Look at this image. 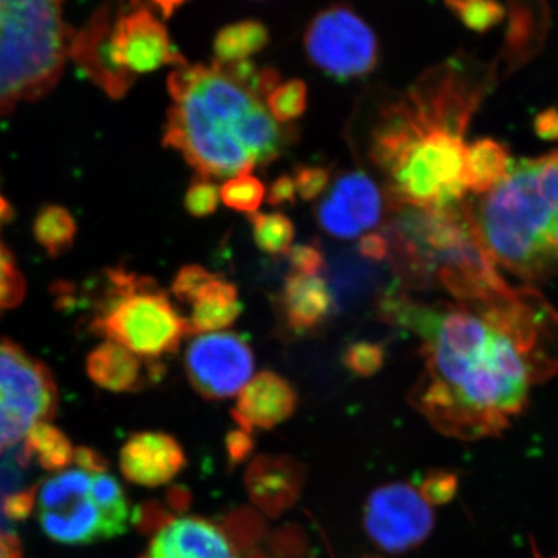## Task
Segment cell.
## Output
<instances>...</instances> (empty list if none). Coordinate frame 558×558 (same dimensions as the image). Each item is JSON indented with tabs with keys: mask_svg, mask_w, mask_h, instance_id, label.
I'll return each instance as SVG.
<instances>
[{
	"mask_svg": "<svg viewBox=\"0 0 558 558\" xmlns=\"http://www.w3.org/2000/svg\"><path fill=\"white\" fill-rule=\"evenodd\" d=\"M380 312L422 340L410 403L449 438H497L558 373V312L535 290L435 306L388 293Z\"/></svg>",
	"mask_w": 558,
	"mask_h": 558,
	"instance_id": "6da1fadb",
	"label": "cell"
},
{
	"mask_svg": "<svg viewBox=\"0 0 558 558\" xmlns=\"http://www.w3.org/2000/svg\"><path fill=\"white\" fill-rule=\"evenodd\" d=\"M497 78L494 64L461 53L384 102L371 131L369 157L396 208L461 204L469 191L465 130Z\"/></svg>",
	"mask_w": 558,
	"mask_h": 558,
	"instance_id": "7a4b0ae2",
	"label": "cell"
},
{
	"mask_svg": "<svg viewBox=\"0 0 558 558\" xmlns=\"http://www.w3.org/2000/svg\"><path fill=\"white\" fill-rule=\"evenodd\" d=\"M171 106L163 145L202 179L238 178L284 154L296 132L279 124L266 100L229 65H182L168 78Z\"/></svg>",
	"mask_w": 558,
	"mask_h": 558,
	"instance_id": "3957f363",
	"label": "cell"
},
{
	"mask_svg": "<svg viewBox=\"0 0 558 558\" xmlns=\"http://www.w3.org/2000/svg\"><path fill=\"white\" fill-rule=\"evenodd\" d=\"M473 219L497 266L527 281L558 274V150L515 161Z\"/></svg>",
	"mask_w": 558,
	"mask_h": 558,
	"instance_id": "277c9868",
	"label": "cell"
},
{
	"mask_svg": "<svg viewBox=\"0 0 558 558\" xmlns=\"http://www.w3.org/2000/svg\"><path fill=\"white\" fill-rule=\"evenodd\" d=\"M388 234L389 256L409 284L444 286L458 303L490 300L509 288L481 244L465 205L399 208Z\"/></svg>",
	"mask_w": 558,
	"mask_h": 558,
	"instance_id": "5b68a950",
	"label": "cell"
},
{
	"mask_svg": "<svg viewBox=\"0 0 558 558\" xmlns=\"http://www.w3.org/2000/svg\"><path fill=\"white\" fill-rule=\"evenodd\" d=\"M69 60L113 100L123 98L140 75L165 65L189 64L163 22L146 7L120 14H113L109 5L100 7L72 33Z\"/></svg>",
	"mask_w": 558,
	"mask_h": 558,
	"instance_id": "8992f818",
	"label": "cell"
},
{
	"mask_svg": "<svg viewBox=\"0 0 558 558\" xmlns=\"http://www.w3.org/2000/svg\"><path fill=\"white\" fill-rule=\"evenodd\" d=\"M65 0H0V116L49 94L69 61Z\"/></svg>",
	"mask_w": 558,
	"mask_h": 558,
	"instance_id": "52a82bcc",
	"label": "cell"
},
{
	"mask_svg": "<svg viewBox=\"0 0 558 558\" xmlns=\"http://www.w3.org/2000/svg\"><path fill=\"white\" fill-rule=\"evenodd\" d=\"M106 286L90 319L92 332L143 359L159 360L178 351L189 336L186 318L153 278L110 270Z\"/></svg>",
	"mask_w": 558,
	"mask_h": 558,
	"instance_id": "ba28073f",
	"label": "cell"
},
{
	"mask_svg": "<svg viewBox=\"0 0 558 558\" xmlns=\"http://www.w3.org/2000/svg\"><path fill=\"white\" fill-rule=\"evenodd\" d=\"M105 465L97 451L80 447L73 468L53 473L36 488L40 527L62 545H90L117 537L109 520L90 497V476Z\"/></svg>",
	"mask_w": 558,
	"mask_h": 558,
	"instance_id": "9c48e42d",
	"label": "cell"
},
{
	"mask_svg": "<svg viewBox=\"0 0 558 558\" xmlns=\"http://www.w3.org/2000/svg\"><path fill=\"white\" fill-rule=\"evenodd\" d=\"M53 374L20 344L0 337V453L24 442L33 428L53 418Z\"/></svg>",
	"mask_w": 558,
	"mask_h": 558,
	"instance_id": "30bf717a",
	"label": "cell"
},
{
	"mask_svg": "<svg viewBox=\"0 0 558 558\" xmlns=\"http://www.w3.org/2000/svg\"><path fill=\"white\" fill-rule=\"evenodd\" d=\"M304 49L315 68L339 81L363 78L379 62L376 33L347 5L319 11L304 35Z\"/></svg>",
	"mask_w": 558,
	"mask_h": 558,
	"instance_id": "8fae6325",
	"label": "cell"
},
{
	"mask_svg": "<svg viewBox=\"0 0 558 558\" xmlns=\"http://www.w3.org/2000/svg\"><path fill=\"white\" fill-rule=\"evenodd\" d=\"M363 526L377 548L391 554L407 553L432 535L435 512L418 488L392 483L369 495Z\"/></svg>",
	"mask_w": 558,
	"mask_h": 558,
	"instance_id": "7c38bea8",
	"label": "cell"
},
{
	"mask_svg": "<svg viewBox=\"0 0 558 558\" xmlns=\"http://www.w3.org/2000/svg\"><path fill=\"white\" fill-rule=\"evenodd\" d=\"M185 368L190 384L202 398L229 399L252 380L255 357L238 333H205L191 341Z\"/></svg>",
	"mask_w": 558,
	"mask_h": 558,
	"instance_id": "4fadbf2b",
	"label": "cell"
},
{
	"mask_svg": "<svg viewBox=\"0 0 558 558\" xmlns=\"http://www.w3.org/2000/svg\"><path fill=\"white\" fill-rule=\"evenodd\" d=\"M185 464L182 446L165 433H137L126 440L120 451L121 473L137 486H163L174 480Z\"/></svg>",
	"mask_w": 558,
	"mask_h": 558,
	"instance_id": "5bb4252c",
	"label": "cell"
},
{
	"mask_svg": "<svg viewBox=\"0 0 558 558\" xmlns=\"http://www.w3.org/2000/svg\"><path fill=\"white\" fill-rule=\"evenodd\" d=\"M142 558H240L227 535L199 517L165 521Z\"/></svg>",
	"mask_w": 558,
	"mask_h": 558,
	"instance_id": "9a60e30c",
	"label": "cell"
},
{
	"mask_svg": "<svg viewBox=\"0 0 558 558\" xmlns=\"http://www.w3.org/2000/svg\"><path fill=\"white\" fill-rule=\"evenodd\" d=\"M295 389L288 380L270 371H263L241 389L233 417L241 429H270L288 421L296 410Z\"/></svg>",
	"mask_w": 558,
	"mask_h": 558,
	"instance_id": "2e32d148",
	"label": "cell"
},
{
	"mask_svg": "<svg viewBox=\"0 0 558 558\" xmlns=\"http://www.w3.org/2000/svg\"><path fill=\"white\" fill-rule=\"evenodd\" d=\"M509 27L505 46L499 51L498 75L520 69L538 53L549 27L546 0H509Z\"/></svg>",
	"mask_w": 558,
	"mask_h": 558,
	"instance_id": "e0dca14e",
	"label": "cell"
},
{
	"mask_svg": "<svg viewBox=\"0 0 558 558\" xmlns=\"http://www.w3.org/2000/svg\"><path fill=\"white\" fill-rule=\"evenodd\" d=\"M87 374L98 387L113 392L140 391L161 376L160 365H150L130 349L105 340L87 357Z\"/></svg>",
	"mask_w": 558,
	"mask_h": 558,
	"instance_id": "ac0fdd59",
	"label": "cell"
},
{
	"mask_svg": "<svg viewBox=\"0 0 558 558\" xmlns=\"http://www.w3.org/2000/svg\"><path fill=\"white\" fill-rule=\"evenodd\" d=\"M332 290L319 275L292 274L286 278L281 306L288 328L310 332L319 328L333 307Z\"/></svg>",
	"mask_w": 558,
	"mask_h": 558,
	"instance_id": "d6986e66",
	"label": "cell"
},
{
	"mask_svg": "<svg viewBox=\"0 0 558 558\" xmlns=\"http://www.w3.org/2000/svg\"><path fill=\"white\" fill-rule=\"evenodd\" d=\"M328 199L360 234L376 227L384 218V194L366 172L352 171L340 175Z\"/></svg>",
	"mask_w": 558,
	"mask_h": 558,
	"instance_id": "ffe728a7",
	"label": "cell"
},
{
	"mask_svg": "<svg viewBox=\"0 0 558 558\" xmlns=\"http://www.w3.org/2000/svg\"><path fill=\"white\" fill-rule=\"evenodd\" d=\"M190 306L191 314L186 318L190 336H205L229 328L242 312L236 286L219 275L201 289Z\"/></svg>",
	"mask_w": 558,
	"mask_h": 558,
	"instance_id": "44dd1931",
	"label": "cell"
},
{
	"mask_svg": "<svg viewBox=\"0 0 558 558\" xmlns=\"http://www.w3.org/2000/svg\"><path fill=\"white\" fill-rule=\"evenodd\" d=\"M300 473L295 464L286 459H260L253 464L247 476L252 498L270 515L288 508L299 495Z\"/></svg>",
	"mask_w": 558,
	"mask_h": 558,
	"instance_id": "7402d4cb",
	"label": "cell"
},
{
	"mask_svg": "<svg viewBox=\"0 0 558 558\" xmlns=\"http://www.w3.org/2000/svg\"><path fill=\"white\" fill-rule=\"evenodd\" d=\"M513 161L506 146L497 140L481 138L468 146L465 179L468 189L484 194L497 189L508 178Z\"/></svg>",
	"mask_w": 558,
	"mask_h": 558,
	"instance_id": "603a6c76",
	"label": "cell"
},
{
	"mask_svg": "<svg viewBox=\"0 0 558 558\" xmlns=\"http://www.w3.org/2000/svg\"><path fill=\"white\" fill-rule=\"evenodd\" d=\"M270 40L269 28L260 21L245 20L233 22L220 28L213 43L215 62L233 64L248 61L253 54L266 49Z\"/></svg>",
	"mask_w": 558,
	"mask_h": 558,
	"instance_id": "cb8c5ba5",
	"label": "cell"
},
{
	"mask_svg": "<svg viewBox=\"0 0 558 558\" xmlns=\"http://www.w3.org/2000/svg\"><path fill=\"white\" fill-rule=\"evenodd\" d=\"M75 447L49 422L32 429L24 440V453L28 459H36L40 468L49 472H61L75 461Z\"/></svg>",
	"mask_w": 558,
	"mask_h": 558,
	"instance_id": "d4e9b609",
	"label": "cell"
},
{
	"mask_svg": "<svg viewBox=\"0 0 558 558\" xmlns=\"http://www.w3.org/2000/svg\"><path fill=\"white\" fill-rule=\"evenodd\" d=\"M36 241L40 247L51 256L61 255L62 252L72 247L75 241L76 223L68 209L61 207H47L40 209L36 216L35 227Z\"/></svg>",
	"mask_w": 558,
	"mask_h": 558,
	"instance_id": "484cf974",
	"label": "cell"
},
{
	"mask_svg": "<svg viewBox=\"0 0 558 558\" xmlns=\"http://www.w3.org/2000/svg\"><path fill=\"white\" fill-rule=\"evenodd\" d=\"M253 240L264 253L284 255L292 247L295 227L282 213H255L250 215Z\"/></svg>",
	"mask_w": 558,
	"mask_h": 558,
	"instance_id": "4316f807",
	"label": "cell"
},
{
	"mask_svg": "<svg viewBox=\"0 0 558 558\" xmlns=\"http://www.w3.org/2000/svg\"><path fill=\"white\" fill-rule=\"evenodd\" d=\"M446 5L473 32L490 31L506 16V9L498 0H446Z\"/></svg>",
	"mask_w": 558,
	"mask_h": 558,
	"instance_id": "83f0119b",
	"label": "cell"
},
{
	"mask_svg": "<svg viewBox=\"0 0 558 558\" xmlns=\"http://www.w3.org/2000/svg\"><path fill=\"white\" fill-rule=\"evenodd\" d=\"M266 106L279 124L299 120L307 108L306 83L301 80H289L288 83L279 84L266 98Z\"/></svg>",
	"mask_w": 558,
	"mask_h": 558,
	"instance_id": "f1b7e54d",
	"label": "cell"
},
{
	"mask_svg": "<svg viewBox=\"0 0 558 558\" xmlns=\"http://www.w3.org/2000/svg\"><path fill=\"white\" fill-rule=\"evenodd\" d=\"M219 197L226 207L247 213V215H255L266 199V189L259 179L242 174L227 180L220 186Z\"/></svg>",
	"mask_w": 558,
	"mask_h": 558,
	"instance_id": "f546056e",
	"label": "cell"
},
{
	"mask_svg": "<svg viewBox=\"0 0 558 558\" xmlns=\"http://www.w3.org/2000/svg\"><path fill=\"white\" fill-rule=\"evenodd\" d=\"M27 292V282L16 260L0 238V312L20 306Z\"/></svg>",
	"mask_w": 558,
	"mask_h": 558,
	"instance_id": "4dcf8cb0",
	"label": "cell"
},
{
	"mask_svg": "<svg viewBox=\"0 0 558 558\" xmlns=\"http://www.w3.org/2000/svg\"><path fill=\"white\" fill-rule=\"evenodd\" d=\"M343 362L351 373L360 377H371L379 373L385 363V348L371 341H357L349 344Z\"/></svg>",
	"mask_w": 558,
	"mask_h": 558,
	"instance_id": "1f68e13d",
	"label": "cell"
},
{
	"mask_svg": "<svg viewBox=\"0 0 558 558\" xmlns=\"http://www.w3.org/2000/svg\"><path fill=\"white\" fill-rule=\"evenodd\" d=\"M219 190L211 180L197 178L185 196V208L194 218H207L218 211Z\"/></svg>",
	"mask_w": 558,
	"mask_h": 558,
	"instance_id": "d6a6232c",
	"label": "cell"
},
{
	"mask_svg": "<svg viewBox=\"0 0 558 558\" xmlns=\"http://www.w3.org/2000/svg\"><path fill=\"white\" fill-rule=\"evenodd\" d=\"M293 182H295L296 193L301 199L311 202L317 199L328 189L330 174L332 170L326 167H307L299 165L293 170Z\"/></svg>",
	"mask_w": 558,
	"mask_h": 558,
	"instance_id": "836d02e7",
	"label": "cell"
},
{
	"mask_svg": "<svg viewBox=\"0 0 558 558\" xmlns=\"http://www.w3.org/2000/svg\"><path fill=\"white\" fill-rule=\"evenodd\" d=\"M215 277L216 274H211L205 267L191 264V266L180 269L179 274L175 275L174 281H172V293L180 303L190 304L194 296L201 292V289Z\"/></svg>",
	"mask_w": 558,
	"mask_h": 558,
	"instance_id": "e575fe53",
	"label": "cell"
},
{
	"mask_svg": "<svg viewBox=\"0 0 558 558\" xmlns=\"http://www.w3.org/2000/svg\"><path fill=\"white\" fill-rule=\"evenodd\" d=\"M429 506L447 505L457 495L458 476L451 472H432L422 481L418 488Z\"/></svg>",
	"mask_w": 558,
	"mask_h": 558,
	"instance_id": "d590c367",
	"label": "cell"
},
{
	"mask_svg": "<svg viewBox=\"0 0 558 558\" xmlns=\"http://www.w3.org/2000/svg\"><path fill=\"white\" fill-rule=\"evenodd\" d=\"M288 260L292 267L293 274L299 275H318L325 270V256L322 250L312 244H300L290 247Z\"/></svg>",
	"mask_w": 558,
	"mask_h": 558,
	"instance_id": "8d00e7d4",
	"label": "cell"
},
{
	"mask_svg": "<svg viewBox=\"0 0 558 558\" xmlns=\"http://www.w3.org/2000/svg\"><path fill=\"white\" fill-rule=\"evenodd\" d=\"M359 255L362 258L381 263L389 256V241L381 233H368L359 242Z\"/></svg>",
	"mask_w": 558,
	"mask_h": 558,
	"instance_id": "74e56055",
	"label": "cell"
},
{
	"mask_svg": "<svg viewBox=\"0 0 558 558\" xmlns=\"http://www.w3.org/2000/svg\"><path fill=\"white\" fill-rule=\"evenodd\" d=\"M296 199L295 182L290 175H281L271 183L269 193H267V202L274 207L281 205H293Z\"/></svg>",
	"mask_w": 558,
	"mask_h": 558,
	"instance_id": "f35d334b",
	"label": "cell"
},
{
	"mask_svg": "<svg viewBox=\"0 0 558 558\" xmlns=\"http://www.w3.org/2000/svg\"><path fill=\"white\" fill-rule=\"evenodd\" d=\"M17 461H0V519H3V505L13 495L20 494V488L14 487V480L17 476Z\"/></svg>",
	"mask_w": 558,
	"mask_h": 558,
	"instance_id": "ab89813d",
	"label": "cell"
},
{
	"mask_svg": "<svg viewBox=\"0 0 558 558\" xmlns=\"http://www.w3.org/2000/svg\"><path fill=\"white\" fill-rule=\"evenodd\" d=\"M534 128L539 138L549 140V142L558 140V110H543L535 117Z\"/></svg>",
	"mask_w": 558,
	"mask_h": 558,
	"instance_id": "60d3db41",
	"label": "cell"
},
{
	"mask_svg": "<svg viewBox=\"0 0 558 558\" xmlns=\"http://www.w3.org/2000/svg\"><path fill=\"white\" fill-rule=\"evenodd\" d=\"M250 433L244 432V429H240V432L231 433L229 436V440H227V444H229V453L230 458L233 459V461H242V459H245L248 457L250 451H252V439H250Z\"/></svg>",
	"mask_w": 558,
	"mask_h": 558,
	"instance_id": "b9f144b4",
	"label": "cell"
},
{
	"mask_svg": "<svg viewBox=\"0 0 558 558\" xmlns=\"http://www.w3.org/2000/svg\"><path fill=\"white\" fill-rule=\"evenodd\" d=\"M0 558H22L20 539L0 527Z\"/></svg>",
	"mask_w": 558,
	"mask_h": 558,
	"instance_id": "7bdbcfd3",
	"label": "cell"
},
{
	"mask_svg": "<svg viewBox=\"0 0 558 558\" xmlns=\"http://www.w3.org/2000/svg\"><path fill=\"white\" fill-rule=\"evenodd\" d=\"M149 2L153 3L156 9H159L165 17H170L186 0H149Z\"/></svg>",
	"mask_w": 558,
	"mask_h": 558,
	"instance_id": "ee69618b",
	"label": "cell"
},
{
	"mask_svg": "<svg viewBox=\"0 0 558 558\" xmlns=\"http://www.w3.org/2000/svg\"><path fill=\"white\" fill-rule=\"evenodd\" d=\"M10 216V207L9 204H7V201L3 199L2 196H0V226H2L3 222H5V219Z\"/></svg>",
	"mask_w": 558,
	"mask_h": 558,
	"instance_id": "f6af8a7d",
	"label": "cell"
}]
</instances>
